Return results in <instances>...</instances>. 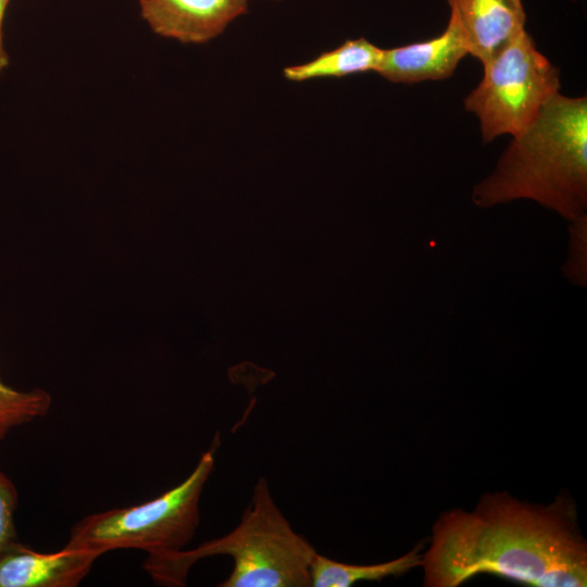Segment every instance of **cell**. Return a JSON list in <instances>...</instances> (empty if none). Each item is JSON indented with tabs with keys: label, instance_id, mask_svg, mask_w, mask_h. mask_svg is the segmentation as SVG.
I'll return each mask as SVG.
<instances>
[{
	"label": "cell",
	"instance_id": "10",
	"mask_svg": "<svg viewBox=\"0 0 587 587\" xmlns=\"http://www.w3.org/2000/svg\"><path fill=\"white\" fill-rule=\"evenodd\" d=\"M382 53V48L365 38L349 39L308 62L285 67L284 77L290 82L300 83L376 72Z\"/></svg>",
	"mask_w": 587,
	"mask_h": 587
},
{
	"label": "cell",
	"instance_id": "14",
	"mask_svg": "<svg viewBox=\"0 0 587 587\" xmlns=\"http://www.w3.org/2000/svg\"><path fill=\"white\" fill-rule=\"evenodd\" d=\"M9 0H0V74L8 66L9 58L3 46L2 23Z\"/></svg>",
	"mask_w": 587,
	"mask_h": 587
},
{
	"label": "cell",
	"instance_id": "7",
	"mask_svg": "<svg viewBox=\"0 0 587 587\" xmlns=\"http://www.w3.org/2000/svg\"><path fill=\"white\" fill-rule=\"evenodd\" d=\"M102 554L68 545L43 553L15 541L0 555V587H75Z\"/></svg>",
	"mask_w": 587,
	"mask_h": 587
},
{
	"label": "cell",
	"instance_id": "13",
	"mask_svg": "<svg viewBox=\"0 0 587 587\" xmlns=\"http://www.w3.org/2000/svg\"><path fill=\"white\" fill-rule=\"evenodd\" d=\"M17 507V490L12 480L0 471V555L16 538L14 513Z\"/></svg>",
	"mask_w": 587,
	"mask_h": 587
},
{
	"label": "cell",
	"instance_id": "5",
	"mask_svg": "<svg viewBox=\"0 0 587 587\" xmlns=\"http://www.w3.org/2000/svg\"><path fill=\"white\" fill-rule=\"evenodd\" d=\"M483 66L464 108L477 116L485 142L522 132L560 90L559 70L525 29Z\"/></svg>",
	"mask_w": 587,
	"mask_h": 587
},
{
	"label": "cell",
	"instance_id": "12",
	"mask_svg": "<svg viewBox=\"0 0 587 587\" xmlns=\"http://www.w3.org/2000/svg\"><path fill=\"white\" fill-rule=\"evenodd\" d=\"M50 405L51 397L47 391H20L0 379V440L12 428L45 416Z\"/></svg>",
	"mask_w": 587,
	"mask_h": 587
},
{
	"label": "cell",
	"instance_id": "8",
	"mask_svg": "<svg viewBox=\"0 0 587 587\" xmlns=\"http://www.w3.org/2000/svg\"><path fill=\"white\" fill-rule=\"evenodd\" d=\"M469 54L464 33L453 15L439 36L425 41L383 49L376 73L391 83L414 84L451 76Z\"/></svg>",
	"mask_w": 587,
	"mask_h": 587
},
{
	"label": "cell",
	"instance_id": "15",
	"mask_svg": "<svg viewBox=\"0 0 587 587\" xmlns=\"http://www.w3.org/2000/svg\"><path fill=\"white\" fill-rule=\"evenodd\" d=\"M274 1H276V0H274Z\"/></svg>",
	"mask_w": 587,
	"mask_h": 587
},
{
	"label": "cell",
	"instance_id": "4",
	"mask_svg": "<svg viewBox=\"0 0 587 587\" xmlns=\"http://www.w3.org/2000/svg\"><path fill=\"white\" fill-rule=\"evenodd\" d=\"M218 441L202 453L193 471L177 486L147 502L93 513L71 529L66 545L101 551L139 549L148 553L183 549L199 522L200 497L214 469Z\"/></svg>",
	"mask_w": 587,
	"mask_h": 587
},
{
	"label": "cell",
	"instance_id": "6",
	"mask_svg": "<svg viewBox=\"0 0 587 587\" xmlns=\"http://www.w3.org/2000/svg\"><path fill=\"white\" fill-rule=\"evenodd\" d=\"M142 18L158 35L204 43L247 12L248 0H139Z\"/></svg>",
	"mask_w": 587,
	"mask_h": 587
},
{
	"label": "cell",
	"instance_id": "2",
	"mask_svg": "<svg viewBox=\"0 0 587 587\" xmlns=\"http://www.w3.org/2000/svg\"><path fill=\"white\" fill-rule=\"evenodd\" d=\"M478 207L530 199L563 217L587 207V98L558 92L512 136L494 172L473 190Z\"/></svg>",
	"mask_w": 587,
	"mask_h": 587
},
{
	"label": "cell",
	"instance_id": "3",
	"mask_svg": "<svg viewBox=\"0 0 587 587\" xmlns=\"http://www.w3.org/2000/svg\"><path fill=\"white\" fill-rule=\"evenodd\" d=\"M316 554L314 547L292 529L261 477L232 532L196 549L148 553L142 566L155 584L177 587L186 585L189 570L199 560L228 555L234 567L221 587H308Z\"/></svg>",
	"mask_w": 587,
	"mask_h": 587
},
{
	"label": "cell",
	"instance_id": "1",
	"mask_svg": "<svg viewBox=\"0 0 587 587\" xmlns=\"http://www.w3.org/2000/svg\"><path fill=\"white\" fill-rule=\"evenodd\" d=\"M421 565L427 587H455L478 574L529 586L582 587L587 544L567 496L536 505L487 494L474 511L439 517Z\"/></svg>",
	"mask_w": 587,
	"mask_h": 587
},
{
	"label": "cell",
	"instance_id": "9",
	"mask_svg": "<svg viewBox=\"0 0 587 587\" xmlns=\"http://www.w3.org/2000/svg\"><path fill=\"white\" fill-rule=\"evenodd\" d=\"M450 14L460 24L469 54L486 63L524 30L521 0H448Z\"/></svg>",
	"mask_w": 587,
	"mask_h": 587
},
{
	"label": "cell",
	"instance_id": "11",
	"mask_svg": "<svg viewBox=\"0 0 587 587\" xmlns=\"http://www.w3.org/2000/svg\"><path fill=\"white\" fill-rule=\"evenodd\" d=\"M421 564L420 547L395 560L372 565L342 563L317 553L311 565V586L349 587L361 580L379 582L402 575Z\"/></svg>",
	"mask_w": 587,
	"mask_h": 587
}]
</instances>
